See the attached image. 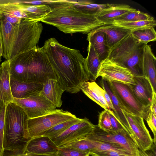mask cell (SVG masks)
<instances>
[{"instance_id":"obj_48","label":"cell","mask_w":156,"mask_h":156,"mask_svg":"<svg viewBox=\"0 0 156 156\" xmlns=\"http://www.w3.org/2000/svg\"><path fill=\"white\" fill-rule=\"evenodd\" d=\"M2 70V66L1 64V65H0V76ZM1 101V100L0 99V101Z\"/></svg>"},{"instance_id":"obj_14","label":"cell","mask_w":156,"mask_h":156,"mask_svg":"<svg viewBox=\"0 0 156 156\" xmlns=\"http://www.w3.org/2000/svg\"><path fill=\"white\" fill-rule=\"evenodd\" d=\"M36 48L21 53L10 60V79L28 83L27 70Z\"/></svg>"},{"instance_id":"obj_47","label":"cell","mask_w":156,"mask_h":156,"mask_svg":"<svg viewBox=\"0 0 156 156\" xmlns=\"http://www.w3.org/2000/svg\"><path fill=\"white\" fill-rule=\"evenodd\" d=\"M27 153L30 156H57L56 154H36L28 153Z\"/></svg>"},{"instance_id":"obj_10","label":"cell","mask_w":156,"mask_h":156,"mask_svg":"<svg viewBox=\"0 0 156 156\" xmlns=\"http://www.w3.org/2000/svg\"><path fill=\"white\" fill-rule=\"evenodd\" d=\"M122 111L129 126V136L138 149L143 151L151 149L154 144L153 139L145 125L144 119L128 113L123 110Z\"/></svg>"},{"instance_id":"obj_9","label":"cell","mask_w":156,"mask_h":156,"mask_svg":"<svg viewBox=\"0 0 156 156\" xmlns=\"http://www.w3.org/2000/svg\"><path fill=\"white\" fill-rule=\"evenodd\" d=\"M85 138L88 140L118 144L128 150L133 156H139V149L123 129L118 131L107 132L95 125L92 132Z\"/></svg>"},{"instance_id":"obj_27","label":"cell","mask_w":156,"mask_h":156,"mask_svg":"<svg viewBox=\"0 0 156 156\" xmlns=\"http://www.w3.org/2000/svg\"><path fill=\"white\" fill-rule=\"evenodd\" d=\"M87 56L85 58V65L88 72L89 80L94 81L97 79L98 71L101 62L91 44L89 42L87 48Z\"/></svg>"},{"instance_id":"obj_42","label":"cell","mask_w":156,"mask_h":156,"mask_svg":"<svg viewBox=\"0 0 156 156\" xmlns=\"http://www.w3.org/2000/svg\"><path fill=\"white\" fill-rule=\"evenodd\" d=\"M0 15L8 22L14 25L19 24L22 19L5 13H0Z\"/></svg>"},{"instance_id":"obj_20","label":"cell","mask_w":156,"mask_h":156,"mask_svg":"<svg viewBox=\"0 0 156 156\" xmlns=\"http://www.w3.org/2000/svg\"><path fill=\"white\" fill-rule=\"evenodd\" d=\"M64 91L57 80L49 79L43 84L39 95L50 101L56 108H60L62 103L61 97Z\"/></svg>"},{"instance_id":"obj_11","label":"cell","mask_w":156,"mask_h":156,"mask_svg":"<svg viewBox=\"0 0 156 156\" xmlns=\"http://www.w3.org/2000/svg\"><path fill=\"white\" fill-rule=\"evenodd\" d=\"M12 102L23 109L28 119L45 115L54 111L56 108L53 103L39 95L23 99L13 98Z\"/></svg>"},{"instance_id":"obj_5","label":"cell","mask_w":156,"mask_h":156,"mask_svg":"<svg viewBox=\"0 0 156 156\" xmlns=\"http://www.w3.org/2000/svg\"><path fill=\"white\" fill-rule=\"evenodd\" d=\"M43 27L40 22L22 19L14 25L9 60L20 53L37 48Z\"/></svg>"},{"instance_id":"obj_18","label":"cell","mask_w":156,"mask_h":156,"mask_svg":"<svg viewBox=\"0 0 156 156\" xmlns=\"http://www.w3.org/2000/svg\"><path fill=\"white\" fill-rule=\"evenodd\" d=\"M124 4H110L96 16L98 20L105 25L112 24L114 20L125 14L136 10Z\"/></svg>"},{"instance_id":"obj_8","label":"cell","mask_w":156,"mask_h":156,"mask_svg":"<svg viewBox=\"0 0 156 156\" xmlns=\"http://www.w3.org/2000/svg\"><path fill=\"white\" fill-rule=\"evenodd\" d=\"M49 79L57 77L42 47H37L28 65V83L43 84Z\"/></svg>"},{"instance_id":"obj_50","label":"cell","mask_w":156,"mask_h":156,"mask_svg":"<svg viewBox=\"0 0 156 156\" xmlns=\"http://www.w3.org/2000/svg\"><path fill=\"white\" fill-rule=\"evenodd\" d=\"M1 59H0V63L1 62Z\"/></svg>"},{"instance_id":"obj_30","label":"cell","mask_w":156,"mask_h":156,"mask_svg":"<svg viewBox=\"0 0 156 156\" xmlns=\"http://www.w3.org/2000/svg\"><path fill=\"white\" fill-rule=\"evenodd\" d=\"M82 119L76 117L58 124L47 130L42 136L51 139L55 138L72 125L80 122Z\"/></svg>"},{"instance_id":"obj_3","label":"cell","mask_w":156,"mask_h":156,"mask_svg":"<svg viewBox=\"0 0 156 156\" xmlns=\"http://www.w3.org/2000/svg\"><path fill=\"white\" fill-rule=\"evenodd\" d=\"M27 119L23 109L15 103L11 102L6 106L3 139L4 151L23 152L28 140L25 137Z\"/></svg>"},{"instance_id":"obj_28","label":"cell","mask_w":156,"mask_h":156,"mask_svg":"<svg viewBox=\"0 0 156 156\" xmlns=\"http://www.w3.org/2000/svg\"><path fill=\"white\" fill-rule=\"evenodd\" d=\"M70 2L74 8L84 14L96 16L107 7L108 4H96L89 0H70Z\"/></svg>"},{"instance_id":"obj_45","label":"cell","mask_w":156,"mask_h":156,"mask_svg":"<svg viewBox=\"0 0 156 156\" xmlns=\"http://www.w3.org/2000/svg\"><path fill=\"white\" fill-rule=\"evenodd\" d=\"M102 92L106 102L109 106L111 110L113 112V108L111 100L109 95L104 89H103L102 90Z\"/></svg>"},{"instance_id":"obj_34","label":"cell","mask_w":156,"mask_h":156,"mask_svg":"<svg viewBox=\"0 0 156 156\" xmlns=\"http://www.w3.org/2000/svg\"><path fill=\"white\" fill-rule=\"evenodd\" d=\"M97 84L95 81L86 82L81 85V90L89 98L101 107L97 88Z\"/></svg>"},{"instance_id":"obj_2","label":"cell","mask_w":156,"mask_h":156,"mask_svg":"<svg viewBox=\"0 0 156 156\" xmlns=\"http://www.w3.org/2000/svg\"><path fill=\"white\" fill-rule=\"evenodd\" d=\"M51 12L41 21L57 27L66 34H88L104 23L96 16L84 14L73 7L70 0H51Z\"/></svg>"},{"instance_id":"obj_19","label":"cell","mask_w":156,"mask_h":156,"mask_svg":"<svg viewBox=\"0 0 156 156\" xmlns=\"http://www.w3.org/2000/svg\"><path fill=\"white\" fill-rule=\"evenodd\" d=\"M94 30L105 33L108 45L110 49L132 32L129 30L112 24L104 25Z\"/></svg>"},{"instance_id":"obj_39","label":"cell","mask_w":156,"mask_h":156,"mask_svg":"<svg viewBox=\"0 0 156 156\" xmlns=\"http://www.w3.org/2000/svg\"><path fill=\"white\" fill-rule=\"evenodd\" d=\"M147 124L154 135L153 143H156V118L153 113L150 111L149 115L146 120Z\"/></svg>"},{"instance_id":"obj_29","label":"cell","mask_w":156,"mask_h":156,"mask_svg":"<svg viewBox=\"0 0 156 156\" xmlns=\"http://www.w3.org/2000/svg\"><path fill=\"white\" fill-rule=\"evenodd\" d=\"M154 18L147 13L136 9L129 12L116 19L113 22L128 23L140 21L152 20Z\"/></svg>"},{"instance_id":"obj_24","label":"cell","mask_w":156,"mask_h":156,"mask_svg":"<svg viewBox=\"0 0 156 156\" xmlns=\"http://www.w3.org/2000/svg\"><path fill=\"white\" fill-rule=\"evenodd\" d=\"M16 3L17 6L24 11L27 19L40 22L51 12L49 6L41 4L32 5Z\"/></svg>"},{"instance_id":"obj_44","label":"cell","mask_w":156,"mask_h":156,"mask_svg":"<svg viewBox=\"0 0 156 156\" xmlns=\"http://www.w3.org/2000/svg\"><path fill=\"white\" fill-rule=\"evenodd\" d=\"M150 111L156 116V93L154 92L150 108Z\"/></svg>"},{"instance_id":"obj_31","label":"cell","mask_w":156,"mask_h":156,"mask_svg":"<svg viewBox=\"0 0 156 156\" xmlns=\"http://www.w3.org/2000/svg\"><path fill=\"white\" fill-rule=\"evenodd\" d=\"M131 34L137 41L146 44L150 42L156 40V33L154 27L133 30Z\"/></svg>"},{"instance_id":"obj_38","label":"cell","mask_w":156,"mask_h":156,"mask_svg":"<svg viewBox=\"0 0 156 156\" xmlns=\"http://www.w3.org/2000/svg\"><path fill=\"white\" fill-rule=\"evenodd\" d=\"M97 125L100 129L105 131L109 132L113 131L109 113L106 110H105L100 113Z\"/></svg>"},{"instance_id":"obj_6","label":"cell","mask_w":156,"mask_h":156,"mask_svg":"<svg viewBox=\"0 0 156 156\" xmlns=\"http://www.w3.org/2000/svg\"><path fill=\"white\" fill-rule=\"evenodd\" d=\"M76 117L67 111L56 109L45 115L28 119L26 121L25 138L28 140L42 136L47 130L55 125Z\"/></svg>"},{"instance_id":"obj_1","label":"cell","mask_w":156,"mask_h":156,"mask_svg":"<svg viewBox=\"0 0 156 156\" xmlns=\"http://www.w3.org/2000/svg\"><path fill=\"white\" fill-rule=\"evenodd\" d=\"M42 48L63 90L71 94L80 91L82 84L89 80L80 51L63 45L54 38L45 41Z\"/></svg>"},{"instance_id":"obj_43","label":"cell","mask_w":156,"mask_h":156,"mask_svg":"<svg viewBox=\"0 0 156 156\" xmlns=\"http://www.w3.org/2000/svg\"><path fill=\"white\" fill-rule=\"evenodd\" d=\"M139 156H156V145L154 144L149 150L143 151L139 149Z\"/></svg>"},{"instance_id":"obj_32","label":"cell","mask_w":156,"mask_h":156,"mask_svg":"<svg viewBox=\"0 0 156 156\" xmlns=\"http://www.w3.org/2000/svg\"><path fill=\"white\" fill-rule=\"evenodd\" d=\"M89 140L94 145V149L90 153L98 151H114L133 156L128 150L120 145L107 142Z\"/></svg>"},{"instance_id":"obj_26","label":"cell","mask_w":156,"mask_h":156,"mask_svg":"<svg viewBox=\"0 0 156 156\" xmlns=\"http://www.w3.org/2000/svg\"><path fill=\"white\" fill-rule=\"evenodd\" d=\"M14 25L8 22L0 15V29L3 43V56L5 60H9L10 49L14 32Z\"/></svg>"},{"instance_id":"obj_41","label":"cell","mask_w":156,"mask_h":156,"mask_svg":"<svg viewBox=\"0 0 156 156\" xmlns=\"http://www.w3.org/2000/svg\"><path fill=\"white\" fill-rule=\"evenodd\" d=\"M109 115L113 131H118L123 129L118 121L112 114L109 113Z\"/></svg>"},{"instance_id":"obj_49","label":"cell","mask_w":156,"mask_h":156,"mask_svg":"<svg viewBox=\"0 0 156 156\" xmlns=\"http://www.w3.org/2000/svg\"><path fill=\"white\" fill-rule=\"evenodd\" d=\"M90 155H91V156H98L97 155L95 154L91 153L90 154Z\"/></svg>"},{"instance_id":"obj_7","label":"cell","mask_w":156,"mask_h":156,"mask_svg":"<svg viewBox=\"0 0 156 156\" xmlns=\"http://www.w3.org/2000/svg\"><path fill=\"white\" fill-rule=\"evenodd\" d=\"M106 80L124 110L132 115L141 116L146 120L150 109L144 107L139 102L128 84L116 81Z\"/></svg>"},{"instance_id":"obj_23","label":"cell","mask_w":156,"mask_h":156,"mask_svg":"<svg viewBox=\"0 0 156 156\" xmlns=\"http://www.w3.org/2000/svg\"><path fill=\"white\" fill-rule=\"evenodd\" d=\"M9 64V60H5L1 64L2 70L0 76V98L6 106L12 102L13 99L10 88Z\"/></svg>"},{"instance_id":"obj_16","label":"cell","mask_w":156,"mask_h":156,"mask_svg":"<svg viewBox=\"0 0 156 156\" xmlns=\"http://www.w3.org/2000/svg\"><path fill=\"white\" fill-rule=\"evenodd\" d=\"M57 149L58 147L50 138L40 136L28 140L23 152L36 154H56Z\"/></svg>"},{"instance_id":"obj_21","label":"cell","mask_w":156,"mask_h":156,"mask_svg":"<svg viewBox=\"0 0 156 156\" xmlns=\"http://www.w3.org/2000/svg\"><path fill=\"white\" fill-rule=\"evenodd\" d=\"M87 39L92 45L101 62L108 58L110 49L104 33L94 30L87 34Z\"/></svg>"},{"instance_id":"obj_25","label":"cell","mask_w":156,"mask_h":156,"mask_svg":"<svg viewBox=\"0 0 156 156\" xmlns=\"http://www.w3.org/2000/svg\"><path fill=\"white\" fill-rule=\"evenodd\" d=\"M100 82L103 89L106 91L111 98L115 117L129 135L130 129L127 119L122 112V110H124L123 107L112 92L107 81L102 79Z\"/></svg>"},{"instance_id":"obj_4","label":"cell","mask_w":156,"mask_h":156,"mask_svg":"<svg viewBox=\"0 0 156 156\" xmlns=\"http://www.w3.org/2000/svg\"><path fill=\"white\" fill-rule=\"evenodd\" d=\"M146 45L131 33L110 49L108 58L128 69L134 76H144L143 60Z\"/></svg>"},{"instance_id":"obj_33","label":"cell","mask_w":156,"mask_h":156,"mask_svg":"<svg viewBox=\"0 0 156 156\" xmlns=\"http://www.w3.org/2000/svg\"><path fill=\"white\" fill-rule=\"evenodd\" d=\"M112 24L132 31L144 28L154 27L156 26V22L154 20H152L140 21L128 23L113 22Z\"/></svg>"},{"instance_id":"obj_15","label":"cell","mask_w":156,"mask_h":156,"mask_svg":"<svg viewBox=\"0 0 156 156\" xmlns=\"http://www.w3.org/2000/svg\"><path fill=\"white\" fill-rule=\"evenodd\" d=\"M134 83L128 84L133 95L144 107L150 109L154 92L149 80L144 76H134Z\"/></svg>"},{"instance_id":"obj_22","label":"cell","mask_w":156,"mask_h":156,"mask_svg":"<svg viewBox=\"0 0 156 156\" xmlns=\"http://www.w3.org/2000/svg\"><path fill=\"white\" fill-rule=\"evenodd\" d=\"M156 58L152 52L150 45L147 44L145 46L143 60V69L144 76L150 81L156 93Z\"/></svg>"},{"instance_id":"obj_40","label":"cell","mask_w":156,"mask_h":156,"mask_svg":"<svg viewBox=\"0 0 156 156\" xmlns=\"http://www.w3.org/2000/svg\"><path fill=\"white\" fill-rule=\"evenodd\" d=\"M93 153L98 156H132L114 151L96 152Z\"/></svg>"},{"instance_id":"obj_12","label":"cell","mask_w":156,"mask_h":156,"mask_svg":"<svg viewBox=\"0 0 156 156\" xmlns=\"http://www.w3.org/2000/svg\"><path fill=\"white\" fill-rule=\"evenodd\" d=\"M116 81L128 84L134 83V76L128 69L113 62L108 58L101 62L98 71L97 78Z\"/></svg>"},{"instance_id":"obj_37","label":"cell","mask_w":156,"mask_h":156,"mask_svg":"<svg viewBox=\"0 0 156 156\" xmlns=\"http://www.w3.org/2000/svg\"><path fill=\"white\" fill-rule=\"evenodd\" d=\"M6 107L3 101H0V156H3L4 152L3 139Z\"/></svg>"},{"instance_id":"obj_36","label":"cell","mask_w":156,"mask_h":156,"mask_svg":"<svg viewBox=\"0 0 156 156\" xmlns=\"http://www.w3.org/2000/svg\"><path fill=\"white\" fill-rule=\"evenodd\" d=\"M57 156H89L90 153L62 146L58 147Z\"/></svg>"},{"instance_id":"obj_13","label":"cell","mask_w":156,"mask_h":156,"mask_svg":"<svg viewBox=\"0 0 156 156\" xmlns=\"http://www.w3.org/2000/svg\"><path fill=\"white\" fill-rule=\"evenodd\" d=\"M94 125L87 118L82 119L56 137L51 139L57 147L85 138L93 130Z\"/></svg>"},{"instance_id":"obj_46","label":"cell","mask_w":156,"mask_h":156,"mask_svg":"<svg viewBox=\"0 0 156 156\" xmlns=\"http://www.w3.org/2000/svg\"><path fill=\"white\" fill-rule=\"evenodd\" d=\"M3 56V43L2 37L0 29V59Z\"/></svg>"},{"instance_id":"obj_17","label":"cell","mask_w":156,"mask_h":156,"mask_svg":"<svg viewBox=\"0 0 156 156\" xmlns=\"http://www.w3.org/2000/svg\"><path fill=\"white\" fill-rule=\"evenodd\" d=\"M10 85L13 98L23 99L32 95H39L43 84L23 83L10 79Z\"/></svg>"},{"instance_id":"obj_35","label":"cell","mask_w":156,"mask_h":156,"mask_svg":"<svg viewBox=\"0 0 156 156\" xmlns=\"http://www.w3.org/2000/svg\"><path fill=\"white\" fill-rule=\"evenodd\" d=\"M64 146L89 152L90 154L92 152L94 148V145L93 143L85 138L70 143Z\"/></svg>"}]
</instances>
